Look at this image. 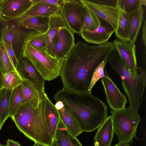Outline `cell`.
Masks as SVG:
<instances>
[{
    "instance_id": "obj_1",
    "label": "cell",
    "mask_w": 146,
    "mask_h": 146,
    "mask_svg": "<svg viewBox=\"0 0 146 146\" xmlns=\"http://www.w3.org/2000/svg\"><path fill=\"white\" fill-rule=\"evenodd\" d=\"M115 49L113 42L92 45L78 41L64 59L60 74L62 89L78 93L89 92L94 70L107 60L110 53Z\"/></svg>"
},
{
    "instance_id": "obj_2",
    "label": "cell",
    "mask_w": 146,
    "mask_h": 146,
    "mask_svg": "<svg viewBox=\"0 0 146 146\" xmlns=\"http://www.w3.org/2000/svg\"><path fill=\"white\" fill-rule=\"evenodd\" d=\"M54 98L68 108L83 131H95L108 117L106 104L91 93H78L62 89L56 92Z\"/></svg>"
},
{
    "instance_id": "obj_3",
    "label": "cell",
    "mask_w": 146,
    "mask_h": 146,
    "mask_svg": "<svg viewBox=\"0 0 146 146\" xmlns=\"http://www.w3.org/2000/svg\"><path fill=\"white\" fill-rule=\"evenodd\" d=\"M46 93L38 90L11 117L19 130L35 143L50 146L52 141L46 116Z\"/></svg>"
},
{
    "instance_id": "obj_4",
    "label": "cell",
    "mask_w": 146,
    "mask_h": 146,
    "mask_svg": "<svg viewBox=\"0 0 146 146\" xmlns=\"http://www.w3.org/2000/svg\"><path fill=\"white\" fill-rule=\"evenodd\" d=\"M107 61L120 76L123 88L129 101V106L134 112H138L142 101L146 86V70L143 69L136 76L129 70L118 53L112 51Z\"/></svg>"
},
{
    "instance_id": "obj_5",
    "label": "cell",
    "mask_w": 146,
    "mask_h": 146,
    "mask_svg": "<svg viewBox=\"0 0 146 146\" xmlns=\"http://www.w3.org/2000/svg\"><path fill=\"white\" fill-rule=\"evenodd\" d=\"M22 56L30 61L45 80L51 81L60 76L64 58L52 56L25 42Z\"/></svg>"
},
{
    "instance_id": "obj_6",
    "label": "cell",
    "mask_w": 146,
    "mask_h": 146,
    "mask_svg": "<svg viewBox=\"0 0 146 146\" xmlns=\"http://www.w3.org/2000/svg\"><path fill=\"white\" fill-rule=\"evenodd\" d=\"M111 112L114 133L119 142L132 144L134 138L137 139L136 132L140 121L138 112H134L129 106Z\"/></svg>"
},
{
    "instance_id": "obj_7",
    "label": "cell",
    "mask_w": 146,
    "mask_h": 146,
    "mask_svg": "<svg viewBox=\"0 0 146 146\" xmlns=\"http://www.w3.org/2000/svg\"><path fill=\"white\" fill-rule=\"evenodd\" d=\"M60 12L69 29L81 36L85 9L80 0H64Z\"/></svg>"
},
{
    "instance_id": "obj_8",
    "label": "cell",
    "mask_w": 146,
    "mask_h": 146,
    "mask_svg": "<svg viewBox=\"0 0 146 146\" xmlns=\"http://www.w3.org/2000/svg\"><path fill=\"white\" fill-rule=\"evenodd\" d=\"M115 50L118 53L125 64L135 76L143 68L137 66L136 46L135 43L129 40L115 39L113 42Z\"/></svg>"
},
{
    "instance_id": "obj_9",
    "label": "cell",
    "mask_w": 146,
    "mask_h": 146,
    "mask_svg": "<svg viewBox=\"0 0 146 146\" xmlns=\"http://www.w3.org/2000/svg\"><path fill=\"white\" fill-rule=\"evenodd\" d=\"M33 5L32 0H0V19L4 22L15 20Z\"/></svg>"
},
{
    "instance_id": "obj_10",
    "label": "cell",
    "mask_w": 146,
    "mask_h": 146,
    "mask_svg": "<svg viewBox=\"0 0 146 146\" xmlns=\"http://www.w3.org/2000/svg\"><path fill=\"white\" fill-rule=\"evenodd\" d=\"M74 34L67 26L59 29L52 42L55 57L64 59L68 55L75 44Z\"/></svg>"
},
{
    "instance_id": "obj_11",
    "label": "cell",
    "mask_w": 146,
    "mask_h": 146,
    "mask_svg": "<svg viewBox=\"0 0 146 146\" xmlns=\"http://www.w3.org/2000/svg\"><path fill=\"white\" fill-rule=\"evenodd\" d=\"M105 76L101 79L107 102L111 110L124 108L127 103L126 96L120 91L105 69Z\"/></svg>"
},
{
    "instance_id": "obj_12",
    "label": "cell",
    "mask_w": 146,
    "mask_h": 146,
    "mask_svg": "<svg viewBox=\"0 0 146 146\" xmlns=\"http://www.w3.org/2000/svg\"><path fill=\"white\" fill-rule=\"evenodd\" d=\"M23 80L28 81L39 91L44 93L45 80L30 61L21 56L16 69Z\"/></svg>"
},
{
    "instance_id": "obj_13",
    "label": "cell",
    "mask_w": 146,
    "mask_h": 146,
    "mask_svg": "<svg viewBox=\"0 0 146 146\" xmlns=\"http://www.w3.org/2000/svg\"><path fill=\"white\" fill-rule=\"evenodd\" d=\"M115 31L111 25L101 18L99 27L92 31H82L81 36L87 42L98 45L108 42Z\"/></svg>"
},
{
    "instance_id": "obj_14",
    "label": "cell",
    "mask_w": 146,
    "mask_h": 146,
    "mask_svg": "<svg viewBox=\"0 0 146 146\" xmlns=\"http://www.w3.org/2000/svg\"><path fill=\"white\" fill-rule=\"evenodd\" d=\"M80 1L85 6L93 11L116 30L119 12V7L98 5L91 3L88 0Z\"/></svg>"
},
{
    "instance_id": "obj_15",
    "label": "cell",
    "mask_w": 146,
    "mask_h": 146,
    "mask_svg": "<svg viewBox=\"0 0 146 146\" xmlns=\"http://www.w3.org/2000/svg\"><path fill=\"white\" fill-rule=\"evenodd\" d=\"M33 30L27 29L22 30L18 29L14 25H7L1 29V40L14 50L15 45L18 43L24 44L26 36Z\"/></svg>"
},
{
    "instance_id": "obj_16",
    "label": "cell",
    "mask_w": 146,
    "mask_h": 146,
    "mask_svg": "<svg viewBox=\"0 0 146 146\" xmlns=\"http://www.w3.org/2000/svg\"><path fill=\"white\" fill-rule=\"evenodd\" d=\"M114 132L111 115L108 116L100 127L94 138L95 146H111Z\"/></svg>"
},
{
    "instance_id": "obj_17",
    "label": "cell",
    "mask_w": 146,
    "mask_h": 146,
    "mask_svg": "<svg viewBox=\"0 0 146 146\" xmlns=\"http://www.w3.org/2000/svg\"><path fill=\"white\" fill-rule=\"evenodd\" d=\"M61 7L46 4L37 3L33 4L25 13L16 19V21L23 20L30 17L42 16L50 17L60 11Z\"/></svg>"
},
{
    "instance_id": "obj_18",
    "label": "cell",
    "mask_w": 146,
    "mask_h": 146,
    "mask_svg": "<svg viewBox=\"0 0 146 146\" xmlns=\"http://www.w3.org/2000/svg\"><path fill=\"white\" fill-rule=\"evenodd\" d=\"M66 26L60 11L50 17L48 29L46 33L48 42L47 53L52 56L55 57L52 44L53 38L60 28Z\"/></svg>"
},
{
    "instance_id": "obj_19",
    "label": "cell",
    "mask_w": 146,
    "mask_h": 146,
    "mask_svg": "<svg viewBox=\"0 0 146 146\" xmlns=\"http://www.w3.org/2000/svg\"><path fill=\"white\" fill-rule=\"evenodd\" d=\"M50 19V17L35 16L16 22L20 27L45 33L48 29Z\"/></svg>"
},
{
    "instance_id": "obj_20",
    "label": "cell",
    "mask_w": 146,
    "mask_h": 146,
    "mask_svg": "<svg viewBox=\"0 0 146 146\" xmlns=\"http://www.w3.org/2000/svg\"><path fill=\"white\" fill-rule=\"evenodd\" d=\"M144 11L140 5L134 11L127 14L130 29L129 40L135 43L142 25Z\"/></svg>"
},
{
    "instance_id": "obj_21",
    "label": "cell",
    "mask_w": 146,
    "mask_h": 146,
    "mask_svg": "<svg viewBox=\"0 0 146 146\" xmlns=\"http://www.w3.org/2000/svg\"><path fill=\"white\" fill-rule=\"evenodd\" d=\"M58 111L61 120L71 134L76 137L83 132L74 115L66 106L64 104L63 107Z\"/></svg>"
},
{
    "instance_id": "obj_22",
    "label": "cell",
    "mask_w": 146,
    "mask_h": 146,
    "mask_svg": "<svg viewBox=\"0 0 146 146\" xmlns=\"http://www.w3.org/2000/svg\"><path fill=\"white\" fill-rule=\"evenodd\" d=\"M54 138L60 146H82L77 137L68 131L60 119Z\"/></svg>"
},
{
    "instance_id": "obj_23",
    "label": "cell",
    "mask_w": 146,
    "mask_h": 146,
    "mask_svg": "<svg viewBox=\"0 0 146 146\" xmlns=\"http://www.w3.org/2000/svg\"><path fill=\"white\" fill-rule=\"evenodd\" d=\"M45 116L50 133L53 139L60 117L58 110L46 94V95Z\"/></svg>"
},
{
    "instance_id": "obj_24",
    "label": "cell",
    "mask_w": 146,
    "mask_h": 146,
    "mask_svg": "<svg viewBox=\"0 0 146 146\" xmlns=\"http://www.w3.org/2000/svg\"><path fill=\"white\" fill-rule=\"evenodd\" d=\"M13 90L2 88L0 91V130L6 120L10 117Z\"/></svg>"
},
{
    "instance_id": "obj_25",
    "label": "cell",
    "mask_w": 146,
    "mask_h": 146,
    "mask_svg": "<svg viewBox=\"0 0 146 146\" xmlns=\"http://www.w3.org/2000/svg\"><path fill=\"white\" fill-rule=\"evenodd\" d=\"M24 42L37 49L47 53L48 42L46 33L32 31L26 36Z\"/></svg>"
},
{
    "instance_id": "obj_26",
    "label": "cell",
    "mask_w": 146,
    "mask_h": 146,
    "mask_svg": "<svg viewBox=\"0 0 146 146\" xmlns=\"http://www.w3.org/2000/svg\"><path fill=\"white\" fill-rule=\"evenodd\" d=\"M115 33V35L118 39L129 40L130 29L127 14L120 9L117 26Z\"/></svg>"
},
{
    "instance_id": "obj_27",
    "label": "cell",
    "mask_w": 146,
    "mask_h": 146,
    "mask_svg": "<svg viewBox=\"0 0 146 146\" xmlns=\"http://www.w3.org/2000/svg\"><path fill=\"white\" fill-rule=\"evenodd\" d=\"M85 9L84 21L81 32L93 31L100 26L101 18L93 11L85 6Z\"/></svg>"
},
{
    "instance_id": "obj_28",
    "label": "cell",
    "mask_w": 146,
    "mask_h": 146,
    "mask_svg": "<svg viewBox=\"0 0 146 146\" xmlns=\"http://www.w3.org/2000/svg\"><path fill=\"white\" fill-rule=\"evenodd\" d=\"M23 80L16 70L4 74L2 88L13 89L20 85Z\"/></svg>"
},
{
    "instance_id": "obj_29",
    "label": "cell",
    "mask_w": 146,
    "mask_h": 146,
    "mask_svg": "<svg viewBox=\"0 0 146 146\" xmlns=\"http://www.w3.org/2000/svg\"><path fill=\"white\" fill-rule=\"evenodd\" d=\"M0 67L3 74L16 70L7 53L4 44L1 40Z\"/></svg>"
},
{
    "instance_id": "obj_30",
    "label": "cell",
    "mask_w": 146,
    "mask_h": 146,
    "mask_svg": "<svg viewBox=\"0 0 146 146\" xmlns=\"http://www.w3.org/2000/svg\"><path fill=\"white\" fill-rule=\"evenodd\" d=\"M22 99L21 83L13 90L11 100L10 117L15 113L22 105Z\"/></svg>"
},
{
    "instance_id": "obj_31",
    "label": "cell",
    "mask_w": 146,
    "mask_h": 146,
    "mask_svg": "<svg viewBox=\"0 0 146 146\" xmlns=\"http://www.w3.org/2000/svg\"><path fill=\"white\" fill-rule=\"evenodd\" d=\"M23 99L22 104L32 100L37 94L38 90L31 83L23 80L21 83Z\"/></svg>"
},
{
    "instance_id": "obj_32",
    "label": "cell",
    "mask_w": 146,
    "mask_h": 146,
    "mask_svg": "<svg viewBox=\"0 0 146 146\" xmlns=\"http://www.w3.org/2000/svg\"><path fill=\"white\" fill-rule=\"evenodd\" d=\"M107 62V60L103 61L94 70L88 88L89 92L91 93L92 88L98 81L105 76L104 71Z\"/></svg>"
},
{
    "instance_id": "obj_33",
    "label": "cell",
    "mask_w": 146,
    "mask_h": 146,
    "mask_svg": "<svg viewBox=\"0 0 146 146\" xmlns=\"http://www.w3.org/2000/svg\"><path fill=\"white\" fill-rule=\"evenodd\" d=\"M118 3L119 8L127 14L142 6V0H118Z\"/></svg>"
},
{
    "instance_id": "obj_34",
    "label": "cell",
    "mask_w": 146,
    "mask_h": 146,
    "mask_svg": "<svg viewBox=\"0 0 146 146\" xmlns=\"http://www.w3.org/2000/svg\"><path fill=\"white\" fill-rule=\"evenodd\" d=\"M92 3L113 7H119L118 0H88Z\"/></svg>"
},
{
    "instance_id": "obj_35",
    "label": "cell",
    "mask_w": 146,
    "mask_h": 146,
    "mask_svg": "<svg viewBox=\"0 0 146 146\" xmlns=\"http://www.w3.org/2000/svg\"><path fill=\"white\" fill-rule=\"evenodd\" d=\"M4 44L7 53L14 68L16 70L18 63V60L15 52L14 50L9 45L5 44Z\"/></svg>"
},
{
    "instance_id": "obj_36",
    "label": "cell",
    "mask_w": 146,
    "mask_h": 146,
    "mask_svg": "<svg viewBox=\"0 0 146 146\" xmlns=\"http://www.w3.org/2000/svg\"><path fill=\"white\" fill-rule=\"evenodd\" d=\"M64 0H32L33 4L37 3H45L61 7Z\"/></svg>"
},
{
    "instance_id": "obj_37",
    "label": "cell",
    "mask_w": 146,
    "mask_h": 146,
    "mask_svg": "<svg viewBox=\"0 0 146 146\" xmlns=\"http://www.w3.org/2000/svg\"><path fill=\"white\" fill-rule=\"evenodd\" d=\"M146 21L145 20L142 27V40L146 48Z\"/></svg>"
},
{
    "instance_id": "obj_38",
    "label": "cell",
    "mask_w": 146,
    "mask_h": 146,
    "mask_svg": "<svg viewBox=\"0 0 146 146\" xmlns=\"http://www.w3.org/2000/svg\"><path fill=\"white\" fill-rule=\"evenodd\" d=\"M6 145L7 146H22L18 142L9 139L7 140Z\"/></svg>"
},
{
    "instance_id": "obj_39",
    "label": "cell",
    "mask_w": 146,
    "mask_h": 146,
    "mask_svg": "<svg viewBox=\"0 0 146 146\" xmlns=\"http://www.w3.org/2000/svg\"><path fill=\"white\" fill-rule=\"evenodd\" d=\"M55 108L58 110H60L64 106V104L62 102L59 101L56 102L54 105Z\"/></svg>"
},
{
    "instance_id": "obj_40",
    "label": "cell",
    "mask_w": 146,
    "mask_h": 146,
    "mask_svg": "<svg viewBox=\"0 0 146 146\" xmlns=\"http://www.w3.org/2000/svg\"><path fill=\"white\" fill-rule=\"evenodd\" d=\"M3 75L0 67V91L2 88V80Z\"/></svg>"
},
{
    "instance_id": "obj_41",
    "label": "cell",
    "mask_w": 146,
    "mask_h": 146,
    "mask_svg": "<svg viewBox=\"0 0 146 146\" xmlns=\"http://www.w3.org/2000/svg\"><path fill=\"white\" fill-rule=\"evenodd\" d=\"M129 143L124 142H119L114 146H129Z\"/></svg>"
},
{
    "instance_id": "obj_42",
    "label": "cell",
    "mask_w": 146,
    "mask_h": 146,
    "mask_svg": "<svg viewBox=\"0 0 146 146\" xmlns=\"http://www.w3.org/2000/svg\"><path fill=\"white\" fill-rule=\"evenodd\" d=\"M50 146H60L57 142L56 139L54 138Z\"/></svg>"
},
{
    "instance_id": "obj_43",
    "label": "cell",
    "mask_w": 146,
    "mask_h": 146,
    "mask_svg": "<svg viewBox=\"0 0 146 146\" xmlns=\"http://www.w3.org/2000/svg\"><path fill=\"white\" fill-rule=\"evenodd\" d=\"M33 146H46L40 144L35 143Z\"/></svg>"
},
{
    "instance_id": "obj_44",
    "label": "cell",
    "mask_w": 146,
    "mask_h": 146,
    "mask_svg": "<svg viewBox=\"0 0 146 146\" xmlns=\"http://www.w3.org/2000/svg\"><path fill=\"white\" fill-rule=\"evenodd\" d=\"M0 146H7L6 145H3L0 143Z\"/></svg>"
},
{
    "instance_id": "obj_45",
    "label": "cell",
    "mask_w": 146,
    "mask_h": 146,
    "mask_svg": "<svg viewBox=\"0 0 146 146\" xmlns=\"http://www.w3.org/2000/svg\"><path fill=\"white\" fill-rule=\"evenodd\" d=\"M1 40H0V44Z\"/></svg>"
},
{
    "instance_id": "obj_46",
    "label": "cell",
    "mask_w": 146,
    "mask_h": 146,
    "mask_svg": "<svg viewBox=\"0 0 146 146\" xmlns=\"http://www.w3.org/2000/svg\"></svg>"
}]
</instances>
